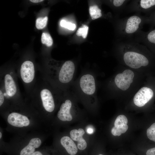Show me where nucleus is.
Listing matches in <instances>:
<instances>
[{
    "instance_id": "1",
    "label": "nucleus",
    "mask_w": 155,
    "mask_h": 155,
    "mask_svg": "<svg viewBox=\"0 0 155 155\" xmlns=\"http://www.w3.org/2000/svg\"><path fill=\"white\" fill-rule=\"evenodd\" d=\"M119 52L122 53V58L127 65L134 69L147 66L148 58L142 52L145 47L132 39H118L116 45Z\"/></svg>"
},
{
    "instance_id": "2",
    "label": "nucleus",
    "mask_w": 155,
    "mask_h": 155,
    "mask_svg": "<svg viewBox=\"0 0 155 155\" xmlns=\"http://www.w3.org/2000/svg\"><path fill=\"white\" fill-rule=\"evenodd\" d=\"M147 19L139 13L131 16L117 19L115 23L116 33L119 39H127L133 38L142 29Z\"/></svg>"
},
{
    "instance_id": "3",
    "label": "nucleus",
    "mask_w": 155,
    "mask_h": 155,
    "mask_svg": "<svg viewBox=\"0 0 155 155\" xmlns=\"http://www.w3.org/2000/svg\"><path fill=\"white\" fill-rule=\"evenodd\" d=\"M75 65L71 61H65L57 72V78L61 84L67 85L72 80L75 71Z\"/></svg>"
},
{
    "instance_id": "4",
    "label": "nucleus",
    "mask_w": 155,
    "mask_h": 155,
    "mask_svg": "<svg viewBox=\"0 0 155 155\" xmlns=\"http://www.w3.org/2000/svg\"><path fill=\"white\" fill-rule=\"evenodd\" d=\"M130 2L124 10L128 13H145L155 6V0H133Z\"/></svg>"
},
{
    "instance_id": "5",
    "label": "nucleus",
    "mask_w": 155,
    "mask_h": 155,
    "mask_svg": "<svg viewBox=\"0 0 155 155\" xmlns=\"http://www.w3.org/2000/svg\"><path fill=\"white\" fill-rule=\"evenodd\" d=\"M79 86L82 93L87 96H92L95 93L96 85L94 76L90 73L82 75L79 81Z\"/></svg>"
},
{
    "instance_id": "6",
    "label": "nucleus",
    "mask_w": 155,
    "mask_h": 155,
    "mask_svg": "<svg viewBox=\"0 0 155 155\" xmlns=\"http://www.w3.org/2000/svg\"><path fill=\"white\" fill-rule=\"evenodd\" d=\"M134 74L130 69L125 70L122 73L117 74L115 77V82L117 86L123 90H126L133 82Z\"/></svg>"
},
{
    "instance_id": "7",
    "label": "nucleus",
    "mask_w": 155,
    "mask_h": 155,
    "mask_svg": "<svg viewBox=\"0 0 155 155\" xmlns=\"http://www.w3.org/2000/svg\"><path fill=\"white\" fill-rule=\"evenodd\" d=\"M153 95V92L151 89L143 87L135 95L133 98L134 103L138 107L143 106L152 98Z\"/></svg>"
},
{
    "instance_id": "8",
    "label": "nucleus",
    "mask_w": 155,
    "mask_h": 155,
    "mask_svg": "<svg viewBox=\"0 0 155 155\" xmlns=\"http://www.w3.org/2000/svg\"><path fill=\"white\" fill-rule=\"evenodd\" d=\"M20 75L24 82L29 83L32 82L34 77L35 69L32 61H27L22 63L20 67Z\"/></svg>"
},
{
    "instance_id": "9",
    "label": "nucleus",
    "mask_w": 155,
    "mask_h": 155,
    "mask_svg": "<svg viewBox=\"0 0 155 155\" xmlns=\"http://www.w3.org/2000/svg\"><path fill=\"white\" fill-rule=\"evenodd\" d=\"M128 120L123 115H119L114 122V126L111 129V132L114 136H119L125 133L128 129Z\"/></svg>"
},
{
    "instance_id": "10",
    "label": "nucleus",
    "mask_w": 155,
    "mask_h": 155,
    "mask_svg": "<svg viewBox=\"0 0 155 155\" xmlns=\"http://www.w3.org/2000/svg\"><path fill=\"white\" fill-rule=\"evenodd\" d=\"M40 95L45 109L48 112H53L55 108V104L52 92L48 89L44 88L41 91Z\"/></svg>"
},
{
    "instance_id": "11",
    "label": "nucleus",
    "mask_w": 155,
    "mask_h": 155,
    "mask_svg": "<svg viewBox=\"0 0 155 155\" xmlns=\"http://www.w3.org/2000/svg\"><path fill=\"white\" fill-rule=\"evenodd\" d=\"M7 121L11 125L20 127L27 126L30 124V121L27 117L14 112L8 115Z\"/></svg>"
},
{
    "instance_id": "12",
    "label": "nucleus",
    "mask_w": 155,
    "mask_h": 155,
    "mask_svg": "<svg viewBox=\"0 0 155 155\" xmlns=\"http://www.w3.org/2000/svg\"><path fill=\"white\" fill-rule=\"evenodd\" d=\"M72 106V103L70 100H66L61 105L60 110L57 113L58 118L63 121H71L72 117L70 111Z\"/></svg>"
},
{
    "instance_id": "13",
    "label": "nucleus",
    "mask_w": 155,
    "mask_h": 155,
    "mask_svg": "<svg viewBox=\"0 0 155 155\" xmlns=\"http://www.w3.org/2000/svg\"><path fill=\"white\" fill-rule=\"evenodd\" d=\"M84 133V130L82 128H79L78 130L73 129L70 131V133L72 139L78 142L77 147L80 150H84L87 147L86 142L82 137Z\"/></svg>"
},
{
    "instance_id": "14",
    "label": "nucleus",
    "mask_w": 155,
    "mask_h": 155,
    "mask_svg": "<svg viewBox=\"0 0 155 155\" xmlns=\"http://www.w3.org/2000/svg\"><path fill=\"white\" fill-rule=\"evenodd\" d=\"M4 84L7 94L10 97L14 96L17 91V87L12 77L9 74L5 75Z\"/></svg>"
},
{
    "instance_id": "15",
    "label": "nucleus",
    "mask_w": 155,
    "mask_h": 155,
    "mask_svg": "<svg viewBox=\"0 0 155 155\" xmlns=\"http://www.w3.org/2000/svg\"><path fill=\"white\" fill-rule=\"evenodd\" d=\"M60 142L69 154L71 155H75L78 152L77 147L69 137L67 136L63 137L61 139Z\"/></svg>"
},
{
    "instance_id": "16",
    "label": "nucleus",
    "mask_w": 155,
    "mask_h": 155,
    "mask_svg": "<svg viewBox=\"0 0 155 155\" xmlns=\"http://www.w3.org/2000/svg\"><path fill=\"white\" fill-rule=\"evenodd\" d=\"M41 142L40 139L34 138L31 139L28 144L21 151L20 155H31L35 152L36 148L41 145Z\"/></svg>"
},
{
    "instance_id": "17",
    "label": "nucleus",
    "mask_w": 155,
    "mask_h": 155,
    "mask_svg": "<svg viewBox=\"0 0 155 155\" xmlns=\"http://www.w3.org/2000/svg\"><path fill=\"white\" fill-rule=\"evenodd\" d=\"M130 0H113L109 1V3L119 15L125 9L128 2Z\"/></svg>"
},
{
    "instance_id": "18",
    "label": "nucleus",
    "mask_w": 155,
    "mask_h": 155,
    "mask_svg": "<svg viewBox=\"0 0 155 155\" xmlns=\"http://www.w3.org/2000/svg\"><path fill=\"white\" fill-rule=\"evenodd\" d=\"M89 12L90 16L93 20L99 18L102 15L101 9L96 5L90 6Z\"/></svg>"
},
{
    "instance_id": "19",
    "label": "nucleus",
    "mask_w": 155,
    "mask_h": 155,
    "mask_svg": "<svg viewBox=\"0 0 155 155\" xmlns=\"http://www.w3.org/2000/svg\"><path fill=\"white\" fill-rule=\"evenodd\" d=\"M42 43L48 46H51L53 43V40L50 35L47 33L43 32L42 34L41 38Z\"/></svg>"
},
{
    "instance_id": "20",
    "label": "nucleus",
    "mask_w": 155,
    "mask_h": 155,
    "mask_svg": "<svg viewBox=\"0 0 155 155\" xmlns=\"http://www.w3.org/2000/svg\"><path fill=\"white\" fill-rule=\"evenodd\" d=\"M48 21V17L46 16L44 18H39L37 19L36 21V26L38 29H41L46 26Z\"/></svg>"
},
{
    "instance_id": "21",
    "label": "nucleus",
    "mask_w": 155,
    "mask_h": 155,
    "mask_svg": "<svg viewBox=\"0 0 155 155\" xmlns=\"http://www.w3.org/2000/svg\"><path fill=\"white\" fill-rule=\"evenodd\" d=\"M147 135L149 139L155 142V123L148 129Z\"/></svg>"
},
{
    "instance_id": "22",
    "label": "nucleus",
    "mask_w": 155,
    "mask_h": 155,
    "mask_svg": "<svg viewBox=\"0 0 155 155\" xmlns=\"http://www.w3.org/2000/svg\"><path fill=\"white\" fill-rule=\"evenodd\" d=\"M88 27L86 25H83L82 27L78 29L76 32V35L78 36H82L83 38H85L87 36Z\"/></svg>"
},
{
    "instance_id": "23",
    "label": "nucleus",
    "mask_w": 155,
    "mask_h": 155,
    "mask_svg": "<svg viewBox=\"0 0 155 155\" xmlns=\"http://www.w3.org/2000/svg\"><path fill=\"white\" fill-rule=\"evenodd\" d=\"M60 24L61 27L72 30H74L76 28V25L75 24L67 22L63 20H62L61 21Z\"/></svg>"
},
{
    "instance_id": "24",
    "label": "nucleus",
    "mask_w": 155,
    "mask_h": 155,
    "mask_svg": "<svg viewBox=\"0 0 155 155\" xmlns=\"http://www.w3.org/2000/svg\"><path fill=\"white\" fill-rule=\"evenodd\" d=\"M146 155H155V147L148 150L146 153Z\"/></svg>"
},
{
    "instance_id": "25",
    "label": "nucleus",
    "mask_w": 155,
    "mask_h": 155,
    "mask_svg": "<svg viewBox=\"0 0 155 155\" xmlns=\"http://www.w3.org/2000/svg\"><path fill=\"white\" fill-rule=\"evenodd\" d=\"M4 101V96L2 91L0 90V106L3 104Z\"/></svg>"
},
{
    "instance_id": "26",
    "label": "nucleus",
    "mask_w": 155,
    "mask_h": 155,
    "mask_svg": "<svg viewBox=\"0 0 155 155\" xmlns=\"http://www.w3.org/2000/svg\"><path fill=\"white\" fill-rule=\"evenodd\" d=\"M87 132L88 134H92L94 132L93 129L92 128L89 127L87 129Z\"/></svg>"
},
{
    "instance_id": "27",
    "label": "nucleus",
    "mask_w": 155,
    "mask_h": 155,
    "mask_svg": "<svg viewBox=\"0 0 155 155\" xmlns=\"http://www.w3.org/2000/svg\"><path fill=\"white\" fill-rule=\"evenodd\" d=\"M31 155H43L39 151H35Z\"/></svg>"
},
{
    "instance_id": "28",
    "label": "nucleus",
    "mask_w": 155,
    "mask_h": 155,
    "mask_svg": "<svg viewBox=\"0 0 155 155\" xmlns=\"http://www.w3.org/2000/svg\"><path fill=\"white\" fill-rule=\"evenodd\" d=\"M30 1L34 3H37L39 2H42L43 1L42 0H30Z\"/></svg>"
},
{
    "instance_id": "29",
    "label": "nucleus",
    "mask_w": 155,
    "mask_h": 155,
    "mask_svg": "<svg viewBox=\"0 0 155 155\" xmlns=\"http://www.w3.org/2000/svg\"><path fill=\"white\" fill-rule=\"evenodd\" d=\"M2 137V133L1 132H0V138H1Z\"/></svg>"
},
{
    "instance_id": "30",
    "label": "nucleus",
    "mask_w": 155,
    "mask_h": 155,
    "mask_svg": "<svg viewBox=\"0 0 155 155\" xmlns=\"http://www.w3.org/2000/svg\"><path fill=\"white\" fill-rule=\"evenodd\" d=\"M99 155H103L102 154H99Z\"/></svg>"
}]
</instances>
